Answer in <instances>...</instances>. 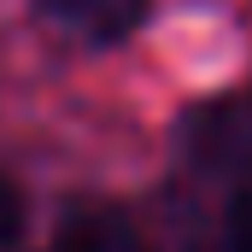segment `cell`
<instances>
[{
    "label": "cell",
    "instance_id": "5",
    "mask_svg": "<svg viewBox=\"0 0 252 252\" xmlns=\"http://www.w3.org/2000/svg\"><path fill=\"white\" fill-rule=\"evenodd\" d=\"M229 252H252V188H241L229 205Z\"/></svg>",
    "mask_w": 252,
    "mask_h": 252
},
{
    "label": "cell",
    "instance_id": "1",
    "mask_svg": "<svg viewBox=\"0 0 252 252\" xmlns=\"http://www.w3.org/2000/svg\"><path fill=\"white\" fill-rule=\"evenodd\" d=\"M182 153L193 170L252 188V88L205 100L182 129Z\"/></svg>",
    "mask_w": 252,
    "mask_h": 252
},
{
    "label": "cell",
    "instance_id": "3",
    "mask_svg": "<svg viewBox=\"0 0 252 252\" xmlns=\"http://www.w3.org/2000/svg\"><path fill=\"white\" fill-rule=\"evenodd\" d=\"M47 252H153V247L135 229V217H124L118 205H76L59 217Z\"/></svg>",
    "mask_w": 252,
    "mask_h": 252
},
{
    "label": "cell",
    "instance_id": "2",
    "mask_svg": "<svg viewBox=\"0 0 252 252\" xmlns=\"http://www.w3.org/2000/svg\"><path fill=\"white\" fill-rule=\"evenodd\" d=\"M147 12H153V0H41V18L59 35L82 41V47H118V41H129L147 24Z\"/></svg>",
    "mask_w": 252,
    "mask_h": 252
},
{
    "label": "cell",
    "instance_id": "4",
    "mask_svg": "<svg viewBox=\"0 0 252 252\" xmlns=\"http://www.w3.org/2000/svg\"><path fill=\"white\" fill-rule=\"evenodd\" d=\"M18 235H24V199H18V188L0 176V252L18 247Z\"/></svg>",
    "mask_w": 252,
    "mask_h": 252
}]
</instances>
